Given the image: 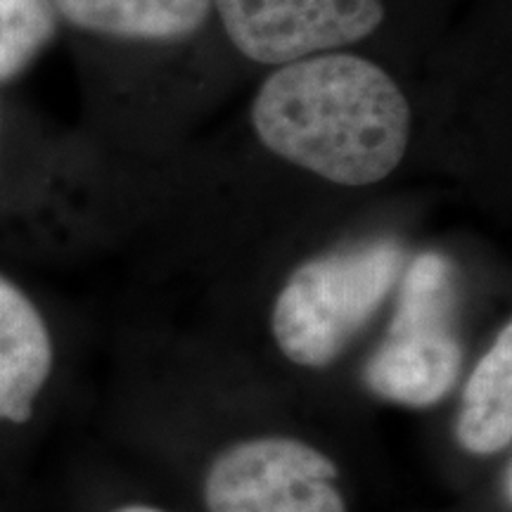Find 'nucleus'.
<instances>
[{
	"instance_id": "nucleus-1",
	"label": "nucleus",
	"mask_w": 512,
	"mask_h": 512,
	"mask_svg": "<svg viewBox=\"0 0 512 512\" xmlns=\"http://www.w3.org/2000/svg\"><path fill=\"white\" fill-rule=\"evenodd\" d=\"M247 117L266 152L339 188L387 181L411 152L415 131L406 88L361 50L266 69Z\"/></svg>"
},
{
	"instance_id": "nucleus-8",
	"label": "nucleus",
	"mask_w": 512,
	"mask_h": 512,
	"mask_svg": "<svg viewBox=\"0 0 512 512\" xmlns=\"http://www.w3.org/2000/svg\"><path fill=\"white\" fill-rule=\"evenodd\" d=\"M458 444L472 456H496L512 441V325H503L465 384Z\"/></svg>"
},
{
	"instance_id": "nucleus-2",
	"label": "nucleus",
	"mask_w": 512,
	"mask_h": 512,
	"mask_svg": "<svg viewBox=\"0 0 512 512\" xmlns=\"http://www.w3.org/2000/svg\"><path fill=\"white\" fill-rule=\"evenodd\" d=\"M408 249L392 235L306 259L275 294L271 332L294 366L323 370L351 347L396 292Z\"/></svg>"
},
{
	"instance_id": "nucleus-6",
	"label": "nucleus",
	"mask_w": 512,
	"mask_h": 512,
	"mask_svg": "<svg viewBox=\"0 0 512 512\" xmlns=\"http://www.w3.org/2000/svg\"><path fill=\"white\" fill-rule=\"evenodd\" d=\"M62 27L131 48H181L214 24V0H53Z\"/></svg>"
},
{
	"instance_id": "nucleus-9",
	"label": "nucleus",
	"mask_w": 512,
	"mask_h": 512,
	"mask_svg": "<svg viewBox=\"0 0 512 512\" xmlns=\"http://www.w3.org/2000/svg\"><path fill=\"white\" fill-rule=\"evenodd\" d=\"M60 27L53 0H0V86L27 72Z\"/></svg>"
},
{
	"instance_id": "nucleus-4",
	"label": "nucleus",
	"mask_w": 512,
	"mask_h": 512,
	"mask_svg": "<svg viewBox=\"0 0 512 512\" xmlns=\"http://www.w3.org/2000/svg\"><path fill=\"white\" fill-rule=\"evenodd\" d=\"M337 465L299 439L261 437L216 456L204 479L209 512H349Z\"/></svg>"
},
{
	"instance_id": "nucleus-10",
	"label": "nucleus",
	"mask_w": 512,
	"mask_h": 512,
	"mask_svg": "<svg viewBox=\"0 0 512 512\" xmlns=\"http://www.w3.org/2000/svg\"><path fill=\"white\" fill-rule=\"evenodd\" d=\"M114 512H164L159 508H150V505H126V508H119Z\"/></svg>"
},
{
	"instance_id": "nucleus-3",
	"label": "nucleus",
	"mask_w": 512,
	"mask_h": 512,
	"mask_svg": "<svg viewBox=\"0 0 512 512\" xmlns=\"http://www.w3.org/2000/svg\"><path fill=\"white\" fill-rule=\"evenodd\" d=\"M389 22V0H214V24L242 60L273 69L361 50Z\"/></svg>"
},
{
	"instance_id": "nucleus-7",
	"label": "nucleus",
	"mask_w": 512,
	"mask_h": 512,
	"mask_svg": "<svg viewBox=\"0 0 512 512\" xmlns=\"http://www.w3.org/2000/svg\"><path fill=\"white\" fill-rule=\"evenodd\" d=\"M53 337L29 294L0 273V422L24 425L53 373Z\"/></svg>"
},
{
	"instance_id": "nucleus-5",
	"label": "nucleus",
	"mask_w": 512,
	"mask_h": 512,
	"mask_svg": "<svg viewBox=\"0 0 512 512\" xmlns=\"http://www.w3.org/2000/svg\"><path fill=\"white\" fill-rule=\"evenodd\" d=\"M463 363L458 328L387 330L363 368V382L382 401L430 408L453 392Z\"/></svg>"
},
{
	"instance_id": "nucleus-11",
	"label": "nucleus",
	"mask_w": 512,
	"mask_h": 512,
	"mask_svg": "<svg viewBox=\"0 0 512 512\" xmlns=\"http://www.w3.org/2000/svg\"><path fill=\"white\" fill-rule=\"evenodd\" d=\"M0 114H3V112H0Z\"/></svg>"
}]
</instances>
